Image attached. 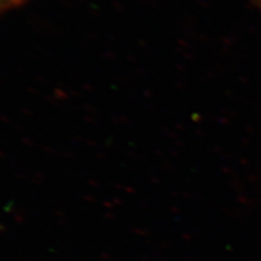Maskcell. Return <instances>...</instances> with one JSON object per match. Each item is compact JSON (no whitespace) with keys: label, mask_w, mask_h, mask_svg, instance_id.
Returning <instances> with one entry per match:
<instances>
[{"label":"cell","mask_w":261,"mask_h":261,"mask_svg":"<svg viewBox=\"0 0 261 261\" xmlns=\"http://www.w3.org/2000/svg\"><path fill=\"white\" fill-rule=\"evenodd\" d=\"M25 2L27 0H0V12L12 9V8L20 6Z\"/></svg>","instance_id":"1"}]
</instances>
